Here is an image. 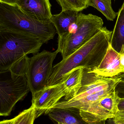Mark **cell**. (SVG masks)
I'll use <instances>...</instances> for the list:
<instances>
[{"mask_svg":"<svg viewBox=\"0 0 124 124\" xmlns=\"http://www.w3.org/2000/svg\"><path fill=\"white\" fill-rule=\"evenodd\" d=\"M120 98L115 90L109 95L80 110L84 121L89 124H106L118 111Z\"/></svg>","mask_w":124,"mask_h":124,"instance_id":"7","label":"cell"},{"mask_svg":"<svg viewBox=\"0 0 124 124\" xmlns=\"http://www.w3.org/2000/svg\"><path fill=\"white\" fill-rule=\"evenodd\" d=\"M18 0H0V3L11 5H15Z\"/></svg>","mask_w":124,"mask_h":124,"instance_id":"21","label":"cell"},{"mask_svg":"<svg viewBox=\"0 0 124 124\" xmlns=\"http://www.w3.org/2000/svg\"><path fill=\"white\" fill-rule=\"evenodd\" d=\"M62 8V11L81 12L92 6V0H56Z\"/></svg>","mask_w":124,"mask_h":124,"instance_id":"15","label":"cell"},{"mask_svg":"<svg viewBox=\"0 0 124 124\" xmlns=\"http://www.w3.org/2000/svg\"><path fill=\"white\" fill-rule=\"evenodd\" d=\"M110 44L118 53L121 51L122 46H124V1L118 12Z\"/></svg>","mask_w":124,"mask_h":124,"instance_id":"14","label":"cell"},{"mask_svg":"<svg viewBox=\"0 0 124 124\" xmlns=\"http://www.w3.org/2000/svg\"><path fill=\"white\" fill-rule=\"evenodd\" d=\"M45 113L48 114L51 119L56 124H89L82 118L80 110L75 108L50 109Z\"/></svg>","mask_w":124,"mask_h":124,"instance_id":"11","label":"cell"},{"mask_svg":"<svg viewBox=\"0 0 124 124\" xmlns=\"http://www.w3.org/2000/svg\"><path fill=\"white\" fill-rule=\"evenodd\" d=\"M30 92L26 75L11 77L0 82V115L7 116L16 103Z\"/></svg>","mask_w":124,"mask_h":124,"instance_id":"6","label":"cell"},{"mask_svg":"<svg viewBox=\"0 0 124 124\" xmlns=\"http://www.w3.org/2000/svg\"><path fill=\"white\" fill-rule=\"evenodd\" d=\"M117 77L118 78H121V79H122V80H124V72L120 74V75L117 76Z\"/></svg>","mask_w":124,"mask_h":124,"instance_id":"25","label":"cell"},{"mask_svg":"<svg viewBox=\"0 0 124 124\" xmlns=\"http://www.w3.org/2000/svg\"><path fill=\"white\" fill-rule=\"evenodd\" d=\"M120 61L121 66L124 71V46H122L121 51L119 52Z\"/></svg>","mask_w":124,"mask_h":124,"instance_id":"20","label":"cell"},{"mask_svg":"<svg viewBox=\"0 0 124 124\" xmlns=\"http://www.w3.org/2000/svg\"><path fill=\"white\" fill-rule=\"evenodd\" d=\"M58 52L44 50L30 58L26 74L32 96L44 89L53 71V63Z\"/></svg>","mask_w":124,"mask_h":124,"instance_id":"5","label":"cell"},{"mask_svg":"<svg viewBox=\"0 0 124 124\" xmlns=\"http://www.w3.org/2000/svg\"><path fill=\"white\" fill-rule=\"evenodd\" d=\"M30 59L27 56H25L15 63L9 71L10 72L11 77L26 75Z\"/></svg>","mask_w":124,"mask_h":124,"instance_id":"18","label":"cell"},{"mask_svg":"<svg viewBox=\"0 0 124 124\" xmlns=\"http://www.w3.org/2000/svg\"><path fill=\"white\" fill-rule=\"evenodd\" d=\"M101 17L92 14L79 13L76 21L68 31L58 36L57 51L65 59L92 38L103 27Z\"/></svg>","mask_w":124,"mask_h":124,"instance_id":"3","label":"cell"},{"mask_svg":"<svg viewBox=\"0 0 124 124\" xmlns=\"http://www.w3.org/2000/svg\"><path fill=\"white\" fill-rule=\"evenodd\" d=\"M118 109L119 111L124 110V98H120V101L118 104Z\"/></svg>","mask_w":124,"mask_h":124,"instance_id":"22","label":"cell"},{"mask_svg":"<svg viewBox=\"0 0 124 124\" xmlns=\"http://www.w3.org/2000/svg\"><path fill=\"white\" fill-rule=\"evenodd\" d=\"M37 117V110L33 106L13 118L11 124H33Z\"/></svg>","mask_w":124,"mask_h":124,"instance_id":"17","label":"cell"},{"mask_svg":"<svg viewBox=\"0 0 124 124\" xmlns=\"http://www.w3.org/2000/svg\"><path fill=\"white\" fill-rule=\"evenodd\" d=\"M90 71L99 76L113 78L124 73L121 66L119 53L109 45L107 52L98 67Z\"/></svg>","mask_w":124,"mask_h":124,"instance_id":"9","label":"cell"},{"mask_svg":"<svg viewBox=\"0 0 124 124\" xmlns=\"http://www.w3.org/2000/svg\"><path fill=\"white\" fill-rule=\"evenodd\" d=\"M112 0H92V6L101 12L108 21H113L117 17L112 7Z\"/></svg>","mask_w":124,"mask_h":124,"instance_id":"16","label":"cell"},{"mask_svg":"<svg viewBox=\"0 0 124 124\" xmlns=\"http://www.w3.org/2000/svg\"><path fill=\"white\" fill-rule=\"evenodd\" d=\"M16 5L36 20L43 22L51 21L52 14L50 0H18Z\"/></svg>","mask_w":124,"mask_h":124,"instance_id":"10","label":"cell"},{"mask_svg":"<svg viewBox=\"0 0 124 124\" xmlns=\"http://www.w3.org/2000/svg\"><path fill=\"white\" fill-rule=\"evenodd\" d=\"M13 121V119L10 120H4L0 122V124H11Z\"/></svg>","mask_w":124,"mask_h":124,"instance_id":"23","label":"cell"},{"mask_svg":"<svg viewBox=\"0 0 124 124\" xmlns=\"http://www.w3.org/2000/svg\"><path fill=\"white\" fill-rule=\"evenodd\" d=\"M113 121L124 123V110L119 111L114 118Z\"/></svg>","mask_w":124,"mask_h":124,"instance_id":"19","label":"cell"},{"mask_svg":"<svg viewBox=\"0 0 124 124\" xmlns=\"http://www.w3.org/2000/svg\"></svg>","mask_w":124,"mask_h":124,"instance_id":"26","label":"cell"},{"mask_svg":"<svg viewBox=\"0 0 124 124\" xmlns=\"http://www.w3.org/2000/svg\"><path fill=\"white\" fill-rule=\"evenodd\" d=\"M79 13L71 11H61L57 14L52 15L51 21L55 27L58 36L68 31L70 25L76 21Z\"/></svg>","mask_w":124,"mask_h":124,"instance_id":"13","label":"cell"},{"mask_svg":"<svg viewBox=\"0 0 124 124\" xmlns=\"http://www.w3.org/2000/svg\"><path fill=\"white\" fill-rule=\"evenodd\" d=\"M113 31L103 27L92 38L65 59L53 66L47 86L55 85L63 77L76 68L93 70L98 67L110 43Z\"/></svg>","mask_w":124,"mask_h":124,"instance_id":"1","label":"cell"},{"mask_svg":"<svg viewBox=\"0 0 124 124\" xmlns=\"http://www.w3.org/2000/svg\"><path fill=\"white\" fill-rule=\"evenodd\" d=\"M62 82L47 86L32 96V105L37 110V117L49 109L66 96Z\"/></svg>","mask_w":124,"mask_h":124,"instance_id":"8","label":"cell"},{"mask_svg":"<svg viewBox=\"0 0 124 124\" xmlns=\"http://www.w3.org/2000/svg\"><path fill=\"white\" fill-rule=\"evenodd\" d=\"M44 43L38 39L20 33L0 32V72L9 71L20 60L39 51Z\"/></svg>","mask_w":124,"mask_h":124,"instance_id":"4","label":"cell"},{"mask_svg":"<svg viewBox=\"0 0 124 124\" xmlns=\"http://www.w3.org/2000/svg\"><path fill=\"white\" fill-rule=\"evenodd\" d=\"M108 124H124V123L122 122H115L113 121L112 119H108Z\"/></svg>","mask_w":124,"mask_h":124,"instance_id":"24","label":"cell"},{"mask_svg":"<svg viewBox=\"0 0 124 124\" xmlns=\"http://www.w3.org/2000/svg\"><path fill=\"white\" fill-rule=\"evenodd\" d=\"M0 32H11L35 37L44 43L57 33L51 21L36 20L23 11L17 5L0 3Z\"/></svg>","mask_w":124,"mask_h":124,"instance_id":"2","label":"cell"},{"mask_svg":"<svg viewBox=\"0 0 124 124\" xmlns=\"http://www.w3.org/2000/svg\"><path fill=\"white\" fill-rule=\"evenodd\" d=\"M83 68L75 69L62 78L60 82L62 84L66 94L64 100H69L77 94L81 87Z\"/></svg>","mask_w":124,"mask_h":124,"instance_id":"12","label":"cell"}]
</instances>
